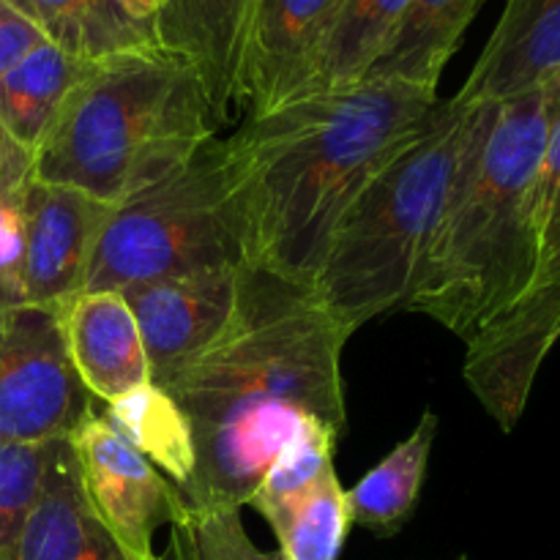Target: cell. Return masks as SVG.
Wrapping results in <instances>:
<instances>
[{"mask_svg":"<svg viewBox=\"0 0 560 560\" xmlns=\"http://www.w3.org/2000/svg\"><path fill=\"white\" fill-rule=\"evenodd\" d=\"M93 60L44 42L0 77V124L27 151H36L66 96L80 85Z\"/></svg>","mask_w":560,"mask_h":560,"instance_id":"ffe728a7","label":"cell"},{"mask_svg":"<svg viewBox=\"0 0 560 560\" xmlns=\"http://www.w3.org/2000/svg\"><path fill=\"white\" fill-rule=\"evenodd\" d=\"M195 71L162 47L93 60L33 151V178L118 206L217 137Z\"/></svg>","mask_w":560,"mask_h":560,"instance_id":"277c9868","label":"cell"},{"mask_svg":"<svg viewBox=\"0 0 560 560\" xmlns=\"http://www.w3.org/2000/svg\"><path fill=\"white\" fill-rule=\"evenodd\" d=\"M47 443H0V560L14 545L42 487L49 463Z\"/></svg>","mask_w":560,"mask_h":560,"instance_id":"484cf974","label":"cell"},{"mask_svg":"<svg viewBox=\"0 0 560 560\" xmlns=\"http://www.w3.org/2000/svg\"><path fill=\"white\" fill-rule=\"evenodd\" d=\"M47 42L82 60L159 47L153 22L137 20L115 0H9Z\"/></svg>","mask_w":560,"mask_h":560,"instance_id":"d6986e66","label":"cell"},{"mask_svg":"<svg viewBox=\"0 0 560 560\" xmlns=\"http://www.w3.org/2000/svg\"><path fill=\"white\" fill-rule=\"evenodd\" d=\"M22 299V219L20 202L0 200V312Z\"/></svg>","mask_w":560,"mask_h":560,"instance_id":"4316f807","label":"cell"},{"mask_svg":"<svg viewBox=\"0 0 560 560\" xmlns=\"http://www.w3.org/2000/svg\"><path fill=\"white\" fill-rule=\"evenodd\" d=\"M262 520L271 525L284 560H339L353 525L337 470Z\"/></svg>","mask_w":560,"mask_h":560,"instance_id":"7402d4cb","label":"cell"},{"mask_svg":"<svg viewBox=\"0 0 560 560\" xmlns=\"http://www.w3.org/2000/svg\"><path fill=\"white\" fill-rule=\"evenodd\" d=\"M115 3H118L120 9L129 11L131 16H137V20L153 22L156 20V14H159V9H162L164 0H115Z\"/></svg>","mask_w":560,"mask_h":560,"instance_id":"f546056e","label":"cell"},{"mask_svg":"<svg viewBox=\"0 0 560 560\" xmlns=\"http://www.w3.org/2000/svg\"><path fill=\"white\" fill-rule=\"evenodd\" d=\"M246 11L249 0H164L153 20L159 47L195 71L219 126L238 104Z\"/></svg>","mask_w":560,"mask_h":560,"instance_id":"9a60e30c","label":"cell"},{"mask_svg":"<svg viewBox=\"0 0 560 560\" xmlns=\"http://www.w3.org/2000/svg\"><path fill=\"white\" fill-rule=\"evenodd\" d=\"M560 77V0H506L468 80L454 96L501 104Z\"/></svg>","mask_w":560,"mask_h":560,"instance_id":"5bb4252c","label":"cell"},{"mask_svg":"<svg viewBox=\"0 0 560 560\" xmlns=\"http://www.w3.org/2000/svg\"><path fill=\"white\" fill-rule=\"evenodd\" d=\"M246 266V228L228 148L213 137L167 178L113 206L82 290H126Z\"/></svg>","mask_w":560,"mask_h":560,"instance_id":"8992f818","label":"cell"},{"mask_svg":"<svg viewBox=\"0 0 560 560\" xmlns=\"http://www.w3.org/2000/svg\"><path fill=\"white\" fill-rule=\"evenodd\" d=\"M438 424H441L438 416L427 410L416 430L399 446H394L375 468L366 470L355 481L353 490L345 492L353 525H361L381 539L397 536L408 525L419 506Z\"/></svg>","mask_w":560,"mask_h":560,"instance_id":"ac0fdd59","label":"cell"},{"mask_svg":"<svg viewBox=\"0 0 560 560\" xmlns=\"http://www.w3.org/2000/svg\"><path fill=\"white\" fill-rule=\"evenodd\" d=\"M244 268L131 284L124 293L145 348L151 381L164 383L228 328Z\"/></svg>","mask_w":560,"mask_h":560,"instance_id":"7c38bea8","label":"cell"},{"mask_svg":"<svg viewBox=\"0 0 560 560\" xmlns=\"http://www.w3.org/2000/svg\"><path fill=\"white\" fill-rule=\"evenodd\" d=\"M33 180V151H27L0 124V200L20 202L25 186Z\"/></svg>","mask_w":560,"mask_h":560,"instance_id":"f1b7e54d","label":"cell"},{"mask_svg":"<svg viewBox=\"0 0 560 560\" xmlns=\"http://www.w3.org/2000/svg\"><path fill=\"white\" fill-rule=\"evenodd\" d=\"M3 560H126L88 506L69 438L52 441L36 501Z\"/></svg>","mask_w":560,"mask_h":560,"instance_id":"2e32d148","label":"cell"},{"mask_svg":"<svg viewBox=\"0 0 560 560\" xmlns=\"http://www.w3.org/2000/svg\"><path fill=\"white\" fill-rule=\"evenodd\" d=\"M113 206L33 178L20 197L22 219V299L58 306L85 282L88 262Z\"/></svg>","mask_w":560,"mask_h":560,"instance_id":"8fae6325","label":"cell"},{"mask_svg":"<svg viewBox=\"0 0 560 560\" xmlns=\"http://www.w3.org/2000/svg\"><path fill=\"white\" fill-rule=\"evenodd\" d=\"M55 312L71 366L93 399L109 408L153 383L140 328L124 293L80 290Z\"/></svg>","mask_w":560,"mask_h":560,"instance_id":"4fadbf2b","label":"cell"},{"mask_svg":"<svg viewBox=\"0 0 560 560\" xmlns=\"http://www.w3.org/2000/svg\"><path fill=\"white\" fill-rule=\"evenodd\" d=\"M93 413L58 312L36 304L0 312V443L60 441Z\"/></svg>","mask_w":560,"mask_h":560,"instance_id":"ba28073f","label":"cell"},{"mask_svg":"<svg viewBox=\"0 0 560 560\" xmlns=\"http://www.w3.org/2000/svg\"><path fill=\"white\" fill-rule=\"evenodd\" d=\"M457 560H468V556H459V558H457Z\"/></svg>","mask_w":560,"mask_h":560,"instance_id":"4dcf8cb0","label":"cell"},{"mask_svg":"<svg viewBox=\"0 0 560 560\" xmlns=\"http://www.w3.org/2000/svg\"><path fill=\"white\" fill-rule=\"evenodd\" d=\"M339 438L342 432L334 430L326 421H304V427L290 438L288 446L266 470L246 506L255 509L260 517H268L271 512L288 506L290 501L312 490L323 476L334 470V452H337Z\"/></svg>","mask_w":560,"mask_h":560,"instance_id":"cb8c5ba5","label":"cell"},{"mask_svg":"<svg viewBox=\"0 0 560 560\" xmlns=\"http://www.w3.org/2000/svg\"><path fill=\"white\" fill-rule=\"evenodd\" d=\"M487 113L490 104L438 98L424 124L381 164L339 217L312 293L348 337L405 306L410 279Z\"/></svg>","mask_w":560,"mask_h":560,"instance_id":"5b68a950","label":"cell"},{"mask_svg":"<svg viewBox=\"0 0 560 560\" xmlns=\"http://www.w3.org/2000/svg\"><path fill=\"white\" fill-rule=\"evenodd\" d=\"M435 104L432 91L361 80L246 118L224 148L249 266L312 288L345 208Z\"/></svg>","mask_w":560,"mask_h":560,"instance_id":"7a4b0ae2","label":"cell"},{"mask_svg":"<svg viewBox=\"0 0 560 560\" xmlns=\"http://www.w3.org/2000/svg\"><path fill=\"white\" fill-rule=\"evenodd\" d=\"M348 339L312 288L244 268L228 328L159 383L195 446V470L178 490L189 512L244 509L304 421L345 432Z\"/></svg>","mask_w":560,"mask_h":560,"instance_id":"6da1fadb","label":"cell"},{"mask_svg":"<svg viewBox=\"0 0 560 560\" xmlns=\"http://www.w3.org/2000/svg\"><path fill=\"white\" fill-rule=\"evenodd\" d=\"M558 115L560 77L490 104L402 310L468 345L523 299L534 273L536 189Z\"/></svg>","mask_w":560,"mask_h":560,"instance_id":"3957f363","label":"cell"},{"mask_svg":"<svg viewBox=\"0 0 560 560\" xmlns=\"http://www.w3.org/2000/svg\"><path fill=\"white\" fill-rule=\"evenodd\" d=\"M44 42V33L25 14H20L9 0H0V77Z\"/></svg>","mask_w":560,"mask_h":560,"instance_id":"83f0119b","label":"cell"},{"mask_svg":"<svg viewBox=\"0 0 560 560\" xmlns=\"http://www.w3.org/2000/svg\"><path fill=\"white\" fill-rule=\"evenodd\" d=\"M104 419L137 452L145 454L151 463L162 465L178 490L189 481L191 470H195V446H191L189 427L162 388L148 383L131 397L109 405V413Z\"/></svg>","mask_w":560,"mask_h":560,"instance_id":"603a6c76","label":"cell"},{"mask_svg":"<svg viewBox=\"0 0 560 560\" xmlns=\"http://www.w3.org/2000/svg\"><path fill=\"white\" fill-rule=\"evenodd\" d=\"M342 0H249L238 104L266 115L312 93Z\"/></svg>","mask_w":560,"mask_h":560,"instance_id":"30bf717a","label":"cell"},{"mask_svg":"<svg viewBox=\"0 0 560 560\" xmlns=\"http://www.w3.org/2000/svg\"><path fill=\"white\" fill-rule=\"evenodd\" d=\"M410 3L413 0H342L312 93L339 91L364 80L388 49Z\"/></svg>","mask_w":560,"mask_h":560,"instance_id":"44dd1931","label":"cell"},{"mask_svg":"<svg viewBox=\"0 0 560 560\" xmlns=\"http://www.w3.org/2000/svg\"><path fill=\"white\" fill-rule=\"evenodd\" d=\"M485 0H413L392 44L364 80H392L438 93L443 69Z\"/></svg>","mask_w":560,"mask_h":560,"instance_id":"e0dca14e","label":"cell"},{"mask_svg":"<svg viewBox=\"0 0 560 560\" xmlns=\"http://www.w3.org/2000/svg\"><path fill=\"white\" fill-rule=\"evenodd\" d=\"M85 501L126 560H164L156 530L186 514L178 487L137 452L104 416L93 413L69 435Z\"/></svg>","mask_w":560,"mask_h":560,"instance_id":"9c48e42d","label":"cell"},{"mask_svg":"<svg viewBox=\"0 0 560 560\" xmlns=\"http://www.w3.org/2000/svg\"><path fill=\"white\" fill-rule=\"evenodd\" d=\"M560 339V115L547 142L534 213V273L523 299L468 342L463 375L503 432L523 419Z\"/></svg>","mask_w":560,"mask_h":560,"instance_id":"52a82bcc","label":"cell"},{"mask_svg":"<svg viewBox=\"0 0 560 560\" xmlns=\"http://www.w3.org/2000/svg\"><path fill=\"white\" fill-rule=\"evenodd\" d=\"M164 560H284L277 552L260 550L246 534L241 509L189 512L170 525V545Z\"/></svg>","mask_w":560,"mask_h":560,"instance_id":"d4e9b609","label":"cell"}]
</instances>
